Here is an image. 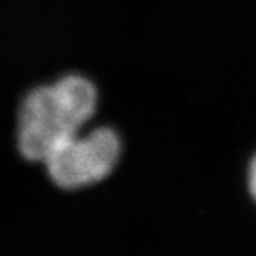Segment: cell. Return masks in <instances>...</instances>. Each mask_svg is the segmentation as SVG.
<instances>
[{
	"mask_svg": "<svg viewBox=\"0 0 256 256\" xmlns=\"http://www.w3.org/2000/svg\"><path fill=\"white\" fill-rule=\"evenodd\" d=\"M96 106V90L78 75L38 86L25 96L18 112V148L34 162H45L54 150L80 133Z\"/></svg>",
	"mask_w": 256,
	"mask_h": 256,
	"instance_id": "6da1fadb",
	"label": "cell"
},
{
	"mask_svg": "<svg viewBox=\"0 0 256 256\" xmlns=\"http://www.w3.org/2000/svg\"><path fill=\"white\" fill-rule=\"evenodd\" d=\"M120 156V140L110 128L80 135L54 150L44 163L48 175L64 188H78L100 182L114 170Z\"/></svg>",
	"mask_w": 256,
	"mask_h": 256,
	"instance_id": "7a4b0ae2",
	"label": "cell"
},
{
	"mask_svg": "<svg viewBox=\"0 0 256 256\" xmlns=\"http://www.w3.org/2000/svg\"><path fill=\"white\" fill-rule=\"evenodd\" d=\"M248 185L250 192H252L253 198L256 200V156L250 163V170H248Z\"/></svg>",
	"mask_w": 256,
	"mask_h": 256,
	"instance_id": "3957f363",
	"label": "cell"
}]
</instances>
